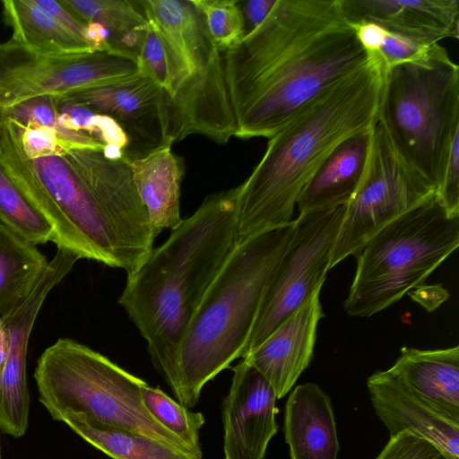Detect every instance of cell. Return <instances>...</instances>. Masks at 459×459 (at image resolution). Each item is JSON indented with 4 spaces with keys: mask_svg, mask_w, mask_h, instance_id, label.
I'll return each mask as SVG.
<instances>
[{
    "mask_svg": "<svg viewBox=\"0 0 459 459\" xmlns=\"http://www.w3.org/2000/svg\"><path fill=\"white\" fill-rule=\"evenodd\" d=\"M62 421L90 445L113 459H190L160 441L82 416L67 415Z\"/></svg>",
    "mask_w": 459,
    "mask_h": 459,
    "instance_id": "484cf974",
    "label": "cell"
},
{
    "mask_svg": "<svg viewBox=\"0 0 459 459\" xmlns=\"http://www.w3.org/2000/svg\"><path fill=\"white\" fill-rule=\"evenodd\" d=\"M372 130L353 134L333 149L301 191L297 201L299 214L349 203L366 169Z\"/></svg>",
    "mask_w": 459,
    "mask_h": 459,
    "instance_id": "44dd1931",
    "label": "cell"
},
{
    "mask_svg": "<svg viewBox=\"0 0 459 459\" xmlns=\"http://www.w3.org/2000/svg\"><path fill=\"white\" fill-rule=\"evenodd\" d=\"M276 0H249L241 7L245 23L247 22L250 31L257 27L272 10ZM247 31V32H248Z\"/></svg>",
    "mask_w": 459,
    "mask_h": 459,
    "instance_id": "8d00e7d4",
    "label": "cell"
},
{
    "mask_svg": "<svg viewBox=\"0 0 459 459\" xmlns=\"http://www.w3.org/2000/svg\"><path fill=\"white\" fill-rule=\"evenodd\" d=\"M202 14L206 29L223 53L247 33L240 2L237 0H190Z\"/></svg>",
    "mask_w": 459,
    "mask_h": 459,
    "instance_id": "f1b7e54d",
    "label": "cell"
},
{
    "mask_svg": "<svg viewBox=\"0 0 459 459\" xmlns=\"http://www.w3.org/2000/svg\"><path fill=\"white\" fill-rule=\"evenodd\" d=\"M385 70L381 56L371 52L361 68L322 91L269 138L239 185V243L290 224L301 191L333 149L375 126Z\"/></svg>",
    "mask_w": 459,
    "mask_h": 459,
    "instance_id": "3957f363",
    "label": "cell"
},
{
    "mask_svg": "<svg viewBox=\"0 0 459 459\" xmlns=\"http://www.w3.org/2000/svg\"><path fill=\"white\" fill-rule=\"evenodd\" d=\"M240 139L270 138L301 108L369 59L341 0H276L222 53Z\"/></svg>",
    "mask_w": 459,
    "mask_h": 459,
    "instance_id": "6da1fadb",
    "label": "cell"
},
{
    "mask_svg": "<svg viewBox=\"0 0 459 459\" xmlns=\"http://www.w3.org/2000/svg\"><path fill=\"white\" fill-rule=\"evenodd\" d=\"M2 4L4 19L12 30L10 39L52 54L93 51L84 39L62 25L36 0H4Z\"/></svg>",
    "mask_w": 459,
    "mask_h": 459,
    "instance_id": "603a6c76",
    "label": "cell"
},
{
    "mask_svg": "<svg viewBox=\"0 0 459 459\" xmlns=\"http://www.w3.org/2000/svg\"><path fill=\"white\" fill-rule=\"evenodd\" d=\"M136 64L138 73L152 79L166 91L168 87L166 54L158 32L150 22L140 42Z\"/></svg>",
    "mask_w": 459,
    "mask_h": 459,
    "instance_id": "f546056e",
    "label": "cell"
},
{
    "mask_svg": "<svg viewBox=\"0 0 459 459\" xmlns=\"http://www.w3.org/2000/svg\"><path fill=\"white\" fill-rule=\"evenodd\" d=\"M378 122L398 156L437 190L459 134V67L432 44L413 61L385 70Z\"/></svg>",
    "mask_w": 459,
    "mask_h": 459,
    "instance_id": "52a82bcc",
    "label": "cell"
},
{
    "mask_svg": "<svg viewBox=\"0 0 459 459\" xmlns=\"http://www.w3.org/2000/svg\"><path fill=\"white\" fill-rule=\"evenodd\" d=\"M232 371L221 410L224 459H264L278 430L275 393L244 359Z\"/></svg>",
    "mask_w": 459,
    "mask_h": 459,
    "instance_id": "9a60e30c",
    "label": "cell"
},
{
    "mask_svg": "<svg viewBox=\"0 0 459 459\" xmlns=\"http://www.w3.org/2000/svg\"><path fill=\"white\" fill-rule=\"evenodd\" d=\"M22 126L0 112V164L52 231L57 249L134 273L144 258L132 247L62 155L30 159Z\"/></svg>",
    "mask_w": 459,
    "mask_h": 459,
    "instance_id": "5b68a950",
    "label": "cell"
},
{
    "mask_svg": "<svg viewBox=\"0 0 459 459\" xmlns=\"http://www.w3.org/2000/svg\"><path fill=\"white\" fill-rule=\"evenodd\" d=\"M435 196L449 216H459V134L451 143Z\"/></svg>",
    "mask_w": 459,
    "mask_h": 459,
    "instance_id": "d6a6232c",
    "label": "cell"
},
{
    "mask_svg": "<svg viewBox=\"0 0 459 459\" xmlns=\"http://www.w3.org/2000/svg\"><path fill=\"white\" fill-rule=\"evenodd\" d=\"M138 73L134 60L107 51L52 54L0 43V111L25 100L108 84Z\"/></svg>",
    "mask_w": 459,
    "mask_h": 459,
    "instance_id": "7c38bea8",
    "label": "cell"
},
{
    "mask_svg": "<svg viewBox=\"0 0 459 459\" xmlns=\"http://www.w3.org/2000/svg\"><path fill=\"white\" fill-rule=\"evenodd\" d=\"M56 99L113 118L126 135L128 143L121 159L129 164L173 144L169 138V96L140 73Z\"/></svg>",
    "mask_w": 459,
    "mask_h": 459,
    "instance_id": "4fadbf2b",
    "label": "cell"
},
{
    "mask_svg": "<svg viewBox=\"0 0 459 459\" xmlns=\"http://www.w3.org/2000/svg\"><path fill=\"white\" fill-rule=\"evenodd\" d=\"M389 370L425 405L459 424V347L419 350L403 346Z\"/></svg>",
    "mask_w": 459,
    "mask_h": 459,
    "instance_id": "d6986e66",
    "label": "cell"
},
{
    "mask_svg": "<svg viewBox=\"0 0 459 459\" xmlns=\"http://www.w3.org/2000/svg\"><path fill=\"white\" fill-rule=\"evenodd\" d=\"M353 26L373 22L387 31L431 45L458 39V0H341Z\"/></svg>",
    "mask_w": 459,
    "mask_h": 459,
    "instance_id": "e0dca14e",
    "label": "cell"
},
{
    "mask_svg": "<svg viewBox=\"0 0 459 459\" xmlns=\"http://www.w3.org/2000/svg\"><path fill=\"white\" fill-rule=\"evenodd\" d=\"M34 378L39 399L54 420L82 416L142 434L195 459L143 404L141 388L147 383L88 346L58 339L39 357Z\"/></svg>",
    "mask_w": 459,
    "mask_h": 459,
    "instance_id": "ba28073f",
    "label": "cell"
},
{
    "mask_svg": "<svg viewBox=\"0 0 459 459\" xmlns=\"http://www.w3.org/2000/svg\"><path fill=\"white\" fill-rule=\"evenodd\" d=\"M283 432L291 459H338L330 397L315 383L297 385L285 404Z\"/></svg>",
    "mask_w": 459,
    "mask_h": 459,
    "instance_id": "ffe728a7",
    "label": "cell"
},
{
    "mask_svg": "<svg viewBox=\"0 0 459 459\" xmlns=\"http://www.w3.org/2000/svg\"><path fill=\"white\" fill-rule=\"evenodd\" d=\"M130 167L154 237L165 230L178 227L183 221L180 215L185 171L182 158L172 152L171 146H166L133 160Z\"/></svg>",
    "mask_w": 459,
    "mask_h": 459,
    "instance_id": "7402d4cb",
    "label": "cell"
},
{
    "mask_svg": "<svg viewBox=\"0 0 459 459\" xmlns=\"http://www.w3.org/2000/svg\"><path fill=\"white\" fill-rule=\"evenodd\" d=\"M36 246L0 221V316L27 298L48 268Z\"/></svg>",
    "mask_w": 459,
    "mask_h": 459,
    "instance_id": "d4e9b609",
    "label": "cell"
},
{
    "mask_svg": "<svg viewBox=\"0 0 459 459\" xmlns=\"http://www.w3.org/2000/svg\"><path fill=\"white\" fill-rule=\"evenodd\" d=\"M166 54L172 143L200 134L218 144L235 136L222 52L190 0L140 1Z\"/></svg>",
    "mask_w": 459,
    "mask_h": 459,
    "instance_id": "8992f818",
    "label": "cell"
},
{
    "mask_svg": "<svg viewBox=\"0 0 459 459\" xmlns=\"http://www.w3.org/2000/svg\"><path fill=\"white\" fill-rule=\"evenodd\" d=\"M435 187L396 153L377 121L361 181L349 203L333 251L331 269L387 224L434 197Z\"/></svg>",
    "mask_w": 459,
    "mask_h": 459,
    "instance_id": "8fae6325",
    "label": "cell"
},
{
    "mask_svg": "<svg viewBox=\"0 0 459 459\" xmlns=\"http://www.w3.org/2000/svg\"><path fill=\"white\" fill-rule=\"evenodd\" d=\"M344 212L342 205L293 220L292 236L267 282L242 359L320 293Z\"/></svg>",
    "mask_w": 459,
    "mask_h": 459,
    "instance_id": "30bf717a",
    "label": "cell"
},
{
    "mask_svg": "<svg viewBox=\"0 0 459 459\" xmlns=\"http://www.w3.org/2000/svg\"><path fill=\"white\" fill-rule=\"evenodd\" d=\"M375 459H448L430 441L409 432L389 438Z\"/></svg>",
    "mask_w": 459,
    "mask_h": 459,
    "instance_id": "1f68e13d",
    "label": "cell"
},
{
    "mask_svg": "<svg viewBox=\"0 0 459 459\" xmlns=\"http://www.w3.org/2000/svg\"><path fill=\"white\" fill-rule=\"evenodd\" d=\"M85 24L97 23L108 33L113 51L136 62L149 22L140 1L59 0Z\"/></svg>",
    "mask_w": 459,
    "mask_h": 459,
    "instance_id": "cb8c5ba5",
    "label": "cell"
},
{
    "mask_svg": "<svg viewBox=\"0 0 459 459\" xmlns=\"http://www.w3.org/2000/svg\"><path fill=\"white\" fill-rule=\"evenodd\" d=\"M0 221L35 245L52 239L48 222L21 193L1 164Z\"/></svg>",
    "mask_w": 459,
    "mask_h": 459,
    "instance_id": "83f0119b",
    "label": "cell"
},
{
    "mask_svg": "<svg viewBox=\"0 0 459 459\" xmlns=\"http://www.w3.org/2000/svg\"><path fill=\"white\" fill-rule=\"evenodd\" d=\"M240 186L213 193L127 275L118 299L168 385L187 328L212 281L239 244Z\"/></svg>",
    "mask_w": 459,
    "mask_h": 459,
    "instance_id": "7a4b0ae2",
    "label": "cell"
},
{
    "mask_svg": "<svg viewBox=\"0 0 459 459\" xmlns=\"http://www.w3.org/2000/svg\"><path fill=\"white\" fill-rule=\"evenodd\" d=\"M37 3L48 11L53 17H55L62 25L84 39L88 44L87 39V24L81 22L74 14H73L67 8H65L60 1L53 0H36ZM90 45V44H89ZM91 47V45H90ZM92 49V48H91ZM94 51V50H93Z\"/></svg>",
    "mask_w": 459,
    "mask_h": 459,
    "instance_id": "e575fe53",
    "label": "cell"
},
{
    "mask_svg": "<svg viewBox=\"0 0 459 459\" xmlns=\"http://www.w3.org/2000/svg\"><path fill=\"white\" fill-rule=\"evenodd\" d=\"M293 231L292 221L240 242L193 317L169 385L179 403L194 407L204 385L243 357L270 276Z\"/></svg>",
    "mask_w": 459,
    "mask_h": 459,
    "instance_id": "277c9868",
    "label": "cell"
},
{
    "mask_svg": "<svg viewBox=\"0 0 459 459\" xmlns=\"http://www.w3.org/2000/svg\"><path fill=\"white\" fill-rule=\"evenodd\" d=\"M431 45H426L386 30L383 44L377 53L381 56L385 67L388 68L424 56Z\"/></svg>",
    "mask_w": 459,
    "mask_h": 459,
    "instance_id": "836d02e7",
    "label": "cell"
},
{
    "mask_svg": "<svg viewBox=\"0 0 459 459\" xmlns=\"http://www.w3.org/2000/svg\"><path fill=\"white\" fill-rule=\"evenodd\" d=\"M10 351V333L5 323L0 317V377L4 372Z\"/></svg>",
    "mask_w": 459,
    "mask_h": 459,
    "instance_id": "74e56055",
    "label": "cell"
},
{
    "mask_svg": "<svg viewBox=\"0 0 459 459\" xmlns=\"http://www.w3.org/2000/svg\"><path fill=\"white\" fill-rule=\"evenodd\" d=\"M459 246V216L436 196L393 221L355 255L357 267L344 310L368 317L422 283Z\"/></svg>",
    "mask_w": 459,
    "mask_h": 459,
    "instance_id": "9c48e42d",
    "label": "cell"
},
{
    "mask_svg": "<svg viewBox=\"0 0 459 459\" xmlns=\"http://www.w3.org/2000/svg\"><path fill=\"white\" fill-rule=\"evenodd\" d=\"M357 38L364 48L370 52H377L385 39L386 30L373 22H362L353 25Z\"/></svg>",
    "mask_w": 459,
    "mask_h": 459,
    "instance_id": "d590c367",
    "label": "cell"
},
{
    "mask_svg": "<svg viewBox=\"0 0 459 459\" xmlns=\"http://www.w3.org/2000/svg\"><path fill=\"white\" fill-rule=\"evenodd\" d=\"M141 399L155 420L180 439L191 450L195 459H202L199 432L205 419L201 412L189 411L159 387H152L148 384L141 388Z\"/></svg>",
    "mask_w": 459,
    "mask_h": 459,
    "instance_id": "4316f807",
    "label": "cell"
},
{
    "mask_svg": "<svg viewBox=\"0 0 459 459\" xmlns=\"http://www.w3.org/2000/svg\"><path fill=\"white\" fill-rule=\"evenodd\" d=\"M0 112L22 126L37 125L58 130L65 129L58 124V109L55 97L33 98Z\"/></svg>",
    "mask_w": 459,
    "mask_h": 459,
    "instance_id": "4dcf8cb0",
    "label": "cell"
},
{
    "mask_svg": "<svg viewBox=\"0 0 459 459\" xmlns=\"http://www.w3.org/2000/svg\"><path fill=\"white\" fill-rule=\"evenodd\" d=\"M367 387L373 409L390 437L409 432L430 441L448 459H459V424L430 410L389 369L372 374Z\"/></svg>",
    "mask_w": 459,
    "mask_h": 459,
    "instance_id": "ac0fdd59",
    "label": "cell"
},
{
    "mask_svg": "<svg viewBox=\"0 0 459 459\" xmlns=\"http://www.w3.org/2000/svg\"><path fill=\"white\" fill-rule=\"evenodd\" d=\"M78 260L77 256L57 249L27 298L8 314L0 316L10 333L9 355L0 377V428L13 437H22L29 425L30 393L26 361L31 330L48 295L72 271Z\"/></svg>",
    "mask_w": 459,
    "mask_h": 459,
    "instance_id": "5bb4252c",
    "label": "cell"
},
{
    "mask_svg": "<svg viewBox=\"0 0 459 459\" xmlns=\"http://www.w3.org/2000/svg\"><path fill=\"white\" fill-rule=\"evenodd\" d=\"M324 316L319 294H316L243 358L267 380L277 399L291 390L309 366L317 325Z\"/></svg>",
    "mask_w": 459,
    "mask_h": 459,
    "instance_id": "2e32d148",
    "label": "cell"
}]
</instances>
